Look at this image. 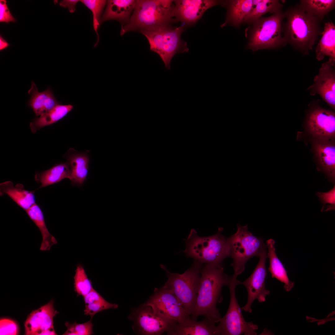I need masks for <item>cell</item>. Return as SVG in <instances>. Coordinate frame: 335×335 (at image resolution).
Returning <instances> with one entry per match:
<instances>
[{
  "label": "cell",
  "instance_id": "6da1fadb",
  "mask_svg": "<svg viewBox=\"0 0 335 335\" xmlns=\"http://www.w3.org/2000/svg\"><path fill=\"white\" fill-rule=\"evenodd\" d=\"M222 263L203 264L195 305L191 319L197 320L204 315L215 323L221 319L217 304L222 301L223 286L226 285L229 276L224 272Z\"/></svg>",
  "mask_w": 335,
  "mask_h": 335
},
{
  "label": "cell",
  "instance_id": "7a4b0ae2",
  "mask_svg": "<svg viewBox=\"0 0 335 335\" xmlns=\"http://www.w3.org/2000/svg\"><path fill=\"white\" fill-rule=\"evenodd\" d=\"M284 13L286 21L282 29L286 43L304 55L309 54L321 33V20L299 5L289 8Z\"/></svg>",
  "mask_w": 335,
  "mask_h": 335
},
{
  "label": "cell",
  "instance_id": "3957f363",
  "mask_svg": "<svg viewBox=\"0 0 335 335\" xmlns=\"http://www.w3.org/2000/svg\"><path fill=\"white\" fill-rule=\"evenodd\" d=\"M175 4L170 0H138L129 22L121 26L123 35L132 31H151L171 26L176 21Z\"/></svg>",
  "mask_w": 335,
  "mask_h": 335
},
{
  "label": "cell",
  "instance_id": "277c9868",
  "mask_svg": "<svg viewBox=\"0 0 335 335\" xmlns=\"http://www.w3.org/2000/svg\"><path fill=\"white\" fill-rule=\"evenodd\" d=\"M223 230L219 228L215 234L202 237L192 229L187 238L184 239L185 248L184 253L203 264L222 263L229 255L228 238L222 234Z\"/></svg>",
  "mask_w": 335,
  "mask_h": 335
},
{
  "label": "cell",
  "instance_id": "5b68a950",
  "mask_svg": "<svg viewBox=\"0 0 335 335\" xmlns=\"http://www.w3.org/2000/svg\"><path fill=\"white\" fill-rule=\"evenodd\" d=\"M203 264L194 260L191 266L182 274L170 272L165 265L160 264L168 277L163 287L172 292L189 317L195 305L201 278V269Z\"/></svg>",
  "mask_w": 335,
  "mask_h": 335
},
{
  "label": "cell",
  "instance_id": "8992f818",
  "mask_svg": "<svg viewBox=\"0 0 335 335\" xmlns=\"http://www.w3.org/2000/svg\"><path fill=\"white\" fill-rule=\"evenodd\" d=\"M235 233L228 238L229 255L233 260L231 265L234 273L232 276L237 279L244 270L248 261L252 257H259L261 252L267 248L261 238L253 235L248 229V226L237 225Z\"/></svg>",
  "mask_w": 335,
  "mask_h": 335
},
{
  "label": "cell",
  "instance_id": "52a82bcc",
  "mask_svg": "<svg viewBox=\"0 0 335 335\" xmlns=\"http://www.w3.org/2000/svg\"><path fill=\"white\" fill-rule=\"evenodd\" d=\"M185 26L165 27L151 31L140 32L147 38L151 51L158 54L165 68H170V64L175 54L187 51L186 43L181 38Z\"/></svg>",
  "mask_w": 335,
  "mask_h": 335
},
{
  "label": "cell",
  "instance_id": "ba28073f",
  "mask_svg": "<svg viewBox=\"0 0 335 335\" xmlns=\"http://www.w3.org/2000/svg\"><path fill=\"white\" fill-rule=\"evenodd\" d=\"M284 16V12L281 11L269 17H261L255 22L248 48L255 51L285 45L282 29V23Z\"/></svg>",
  "mask_w": 335,
  "mask_h": 335
},
{
  "label": "cell",
  "instance_id": "9c48e42d",
  "mask_svg": "<svg viewBox=\"0 0 335 335\" xmlns=\"http://www.w3.org/2000/svg\"><path fill=\"white\" fill-rule=\"evenodd\" d=\"M239 281L230 276L227 284L229 289L230 300L227 312L221 318L217 326L218 335H256L258 326L243 318L235 295V288Z\"/></svg>",
  "mask_w": 335,
  "mask_h": 335
},
{
  "label": "cell",
  "instance_id": "30bf717a",
  "mask_svg": "<svg viewBox=\"0 0 335 335\" xmlns=\"http://www.w3.org/2000/svg\"><path fill=\"white\" fill-rule=\"evenodd\" d=\"M128 319L133 321V329L139 334L159 335L172 330L176 321L155 312L149 306L142 304L132 309Z\"/></svg>",
  "mask_w": 335,
  "mask_h": 335
},
{
  "label": "cell",
  "instance_id": "8fae6325",
  "mask_svg": "<svg viewBox=\"0 0 335 335\" xmlns=\"http://www.w3.org/2000/svg\"><path fill=\"white\" fill-rule=\"evenodd\" d=\"M143 304L150 306L155 312L179 323L190 319L172 292L163 287L155 288L153 294Z\"/></svg>",
  "mask_w": 335,
  "mask_h": 335
},
{
  "label": "cell",
  "instance_id": "7c38bea8",
  "mask_svg": "<svg viewBox=\"0 0 335 335\" xmlns=\"http://www.w3.org/2000/svg\"><path fill=\"white\" fill-rule=\"evenodd\" d=\"M267 249L263 250L259 256V260L251 275L244 281H239L238 284H242L246 288L248 297L246 305L242 309L251 313V306L255 299L260 302H264L266 297L270 293L266 288L265 279L267 275L266 261L267 258Z\"/></svg>",
  "mask_w": 335,
  "mask_h": 335
},
{
  "label": "cell",
  "instance_id": "4fadbf2b",
  "mask_svg": "<svg viewBox=\"0 0 335 335\" xmlns=\"http://www.w3.org/2000/svg\"><path fill=\"white\" fill-rule=\"evenodd\" d=\"M335 60L329 58L323 63L313 84L307 89L311 95H319L333 109H335Z\"/></svg>",
  "mask_w": 335,
  "mask_h": 335
},
{
  "label": "cell",
  "instance_id": "5bb4252c",
  "mask_svg": "<svg viewBox=\"0 0 335 335\" xmlns=\"http://www.w3.org/2000/svg\"><path fill=\"white\" fill-rule=\"evenodd\" d=\"M307 130L315 139H334L335 136V114L330 110L316 106L308 114Z\"/></svg>",
  "mask_w": 335,
  "mask_h": 335
},
{
  "label": "cell",
  "instance_id": "9a60e30c",
  "mask_svg": "<svg viewBox=\"0 0 335 335\" xmlns=\"http://www.w3.org/2000/svg\"><path fill=\"white\" fill-rule=\"evenodd\" d=\"M174 16L176 21L185 25L195 23L209 8L220 3L211 0H181L174 1Z\"/></svg>",
  "mask_w": 335,
  "mask_h": 335
},
{
  "label": "cell",
  "instance_id": "2e32d148",
  "mask_svg": "<svg viewBox=\"0 0 335 335\" xmlns=\"http://www.w3.org/2000/svg\"><path fill=\"white\" fill-rule=\"evenodd\" d=\"M53 304L51 301L30 314L24 323L25 335H43L46 331L54 328L53 318L57 311Z\"/></svg>",
  "mask_w": 335,
  "mask_h": 335
},
{
  "label": "cell",
  "instance_id": "e0dca14e",
  "mask_svg": "<svg viewBox=\"0 0 335 335\" xmlns=\"http://www.w3.org/2000/svg\"><path fill=\"white\" fill-rule=\"evenodd\" d=\"M313 147L321 171L333 183L335 180V144L334 139H315Z\"/></svg>",
  "mask_w": 335,
  "mask_h": 335
},
{
  "label": "cell",
  "instance_id": "ac0fdd59",
  "mask_svg": "<svg viewBox=\"0 0 335 335\" xmlns=\"http://www.w3.org/2000/svg\"><path fill=\"white\" fill-rule=\"evenodd\" d=\"M214 322L204 316L201 321L190 318L181 323H177L172 329L167 333L171 335H218Z\"/></svg>",
  "mask_w": 335,
  "mask_h": 335
},
{
  "label": "cell",
  "instance_id": "d6986e66",
  "mask_svg": "<svg viewBox=\"0 0 335 335\" xmlns=\"http://www.w3.org/2000/svg\"><path fill=\"white\" fill-rule=\"evenodd\" d=\"M135 0H110L106 2L105 9L100 21L102 22L110 20L118 21L121 27L129 21L136 4Z\"/></svg>",
  "mask_w": 335,
  "mask_h": 335
},
{
  "label": "cell",
  "instance_id": "ffe728a7",
  "mask_svg": "<svg viewBox=\"0 0 335 335\" xmlns=\"http://www.w3.org/2000/svg\"><path fill=\"white\" fill-rule=\"evenodd\" d=\"M30 97L28 105L33 109L36 117H39L60 104L55 98L53 91L48 87L44 91L39 92L34 82L28 91Z\"/></svg>",
  "mask_w": 335,
  "mask_h": 335
},
{
  "label": "cell",
  "instance_id": "44dd1931",
  "mask_svg": "<svg viewBox=\"0 0 335 335\" xmlns=\"http://www.w3.org/2000/svg\"><path fill=\"white\" fill-rule=\"evenodd\" d=\"M69 151L70 153L66 156L70 170L69 179L73 185L81 186L87 176L89 157L86 153Z\"/></svg>",
  "mask_w": 335,
  "mask_h": 335
},
{
  "label": "cell",
  "instance_id": "7402d4cb",
  "mask_svg": "<svg viewBox=\"0 0 335 335\" xmlns=\"http://www.w3.org/2000/svg\"><path fill=\"white\" fill-rule=\"evenodd\" d=\"M35 192L26 190L21 184L14 185L10 181L0 184V196L7 194L25 211L36 203Z\"/></svg>",
  "mask_w": 335,
  "mask_h": 335
},
{
  "label": "cell",
  "instance_id": "603a6c76",
  "mask_svg": "<svg viewBox=\"0 0 335 335\" xmlns=\"http://www.w3.org/2000/svg\"><path fill=\"white\" fill-rule=\"evenodd\" d=\"M275 243V241L272 239H270L266 242L268 250L267 256L269 259L270 263L268 269L271 277L283 283L285 290L289 292L294 287V282L290 280L287 271L277 255Z\"/></svg>",
  "mask_w": 335,
  "mask_h": 335
},
{
  "label": "cell",
  "instance_id": "cb8c5ba5",
  "mask_svg": "<svg viewBox=\"0 0 335 335\" xmlns=\"http://www.w3.org/2000/svg\"><path fill=\"white\" fill-rule=\"evenodd\" d=\"M25 212L41 233L42 240L40 250L41 251L49 250L51 247L56 244L57 242L55 238L50 233L46 226L42 210L40 206L35 203Z\"/></svg>",
  "mask_w": 335,
  "mask_h": 335
},
{
  "label": "cell",
  "instance_id": "d4e9b609",
  "mask_svg": "<svg viewBox=\"0 0 335 335\" xmlns=\"http://www.w3.org/2000/svg\"><path fill=\"white\" fill-rule=\"evenodd\" d=\"M322 37L315 49L317 60H323L326 56L335 60V26L332 21L326 23Z\"/></svg>",
  "mask_w": 335,
  "mask_h": 335
},
{
  "label": "cell",
  "instance_id": "484cf974",
  "mask_svg": "<svg viewBox=\"0 0 335 335\" xmlns=\"http://www.w3.org/2000/svg\"><path fill=\"white\" fill-rule=\"evenodd\" d=\"M74 107L71 104H58L41 115L34 118L30 123L32 132L34 133L43 127L53 124L65 116Z\"/></svg>",
  "mask_w": 335,
  "mask_h": 335
},
{
  "label": "cell",
  "instance_id": "4316f807",
  "mask_svg": "<svg viewBox=\"0 0 335 335\" xmlns=\"http://www.w3.org/2000/svg\"><path fill=\"white\" fill-rule=\"evenodd\" d=\"M70 170L67 162L56 164L49 169L37 172L34 176L36 182L40 184L38 189L55 184L65 179H69Z\"/></svg>",
  "mask_w": 335,
  "mask_h": 335
},
{
  "label": "cell",
  "instance_id": "83f0119b",
  "mask_svg": "<svg viewBox=\"0 0 335 335\" xmlns=\"http://www.w3.org/2000/svg\"><path fill=\"white\" fill-rule=\"evenodd\" d=\"M224 4L227 5L228 11L226 21L223 26L228 22L239 27L252 9V0H230L225 2Z\"/></svg>",
  "mask_w": 335,
  "mask_h": 335
},
{
  "label": "cell",
  "instance_id": "f1b7e54d",
  "mask_svg": "<svg viewBox=\"0 0 335 335\" xmlns=\"http://www.w3.org/2000/svg\"><path fill=\"white\" fill-rule=\"evenodd\" d=\"M83 298L85 304L84 314L90 315L91 318L98 312L109 309H116L118 307L116 304L107 301L94 288Z\"/></svg>",
  "mask_w": 335,
  "mask_h": 335
},
{
  "label": "cell",
  "instance_id": "f546056e",
  "mask_svg": "<svg viewBox=\"0 0 335 335\" xmlns=\"http://www.w3.org/2000/svg\"><path fill=\"white\" fill-rule=\"evenodd\" d=\"M283 7L279 0H261L256 5H252V9L245 17L243 21L248 23H254L267 13H275L281 11Z\"/></svg>",
  "mask_w": 335,
  "mask_h": 335
},
{
  "label": "cell",
  "instance_id": "4dcf8cb0",
  "mask_svg": "<svg viewBox=\"0 0 335 335\" xmlns=\"http://www.w3.org/2000/svg\"><path fill=\"white\" fill-rule=\"evenodd\" d=\"M300 6L304 10L321 20L335 6L334 0H302Z\"/></svg>",
  "mask_w": 335,
  "mask_h": 335
},
{
  "label": "cell",
  "instance_id": "1f68e13d",
  "mask_svg": "<svg viewBox=\"0 0 335 335\" xmlns=\"http://www.w3.org/2000/svg\"><path fill=\"white\" fill-rule=\"evenodd\" d=\"M75 272L74 277V290L78 295L83 297L93 288L92 283L81 264L77 265Z\"/></svg>",
  "mask_w": 335,
  "mask_h": 335
},
{
  "label": "cell",
  "instance_id": "d6a6232c",
  "mask_svg": "<svg viewBox=\"0 0 335 335\" xmlns=\"http://www.w3.org/2000/svg\"><path fill=\"white\" fill-rule=\"evenodd\" d=\"M80 1L89 9L92 13L94 29L97 37V41L94 45V47H95L99 41V37L97 29L100 24L101 16L106 4L107 1L103 0H82Z\"/></svg>",
  "mask_w": 335,
  "mask_h": 335
},
{
  "label": "cell",
  "instance_id": "836d02e7",
  "mask_svg": "<svg viewBox=\"0 0 335 335\" xmlns=\"http://www.w3.org/2000/svg\"><path fill=\"white\" fill-rule=\"evenodd\" d=\"M92 319L86 322L78 324L75 322L73 324L66 322L65 325L67 330L63 335H90L93 334V324Z\"/></svg>",
  "mask_w": 335,
  "mask_h": 335
},
{
  "label": "cell",
  "instance_id": "e575fe53",
  "mask_svg": "<svg viewBox=\"0 0 335 335\" xmlns=\"http://www.w3.org/2000/svg\"><path fill=\"white\" fill-rule=\"evenodd\" d=\"M319 197V200L321 202L323 206L321 211L323 210L326 203H328V206L325 211H328L335 209V186L329 191L326 192H318L316 194Z\"/></svg>",
  "mask_w": 335,
  "mask_h": 335
},
{
  "label": "cell",
  "instance_id": "d590c367",
  "mask_svg": "<svg viewBox=\"0 0 335 335\" xmlns=\"http://www.w3.org/2000/svg\"><path fill=\"white\" fill-rule=\"evenodd\" d=\"M18 327L15 321L6 318L0 319V335H15L18 334Z\"/></svg>",
  "mask_w": 335,
  "mask_h": 335
},
{
  "label": "cell",
  "instance_id": "8d00e7d4",
  "mask_svg": "<svg viewBox=\"0 0 335 335\" xmlns=\"http://www.w3.org/2000/svg\"><path fill=\"white\" fill-rule=\"evenodd\" d=\"M6 3L5 0H0V22L7 23L14 22L16 19L10 13Z\"/></svg>",
  "mask_w": 335,
  "mask_h": 335
},
{
  "label": "cell",
  "instance_id": "74e56055",
  "mask_svg": "<svg viewBox=\"0 0 335 335\" xmlns=\"http://www.w3.org/2000/svg\"><path fill=\"white\" fill-rule=\"evenodd\" d=\"M78 0H63L61 1L59 4L61 7H67L70 13H73L76 10V6Z\"/></svg>",
  "mask_w": 335,
  "mask_h": 335
},
{
  "label": "cell",
  "instance_id": "f35d334b",
  "mask_svg": "<svg viewBox=\"0 0 335 335\" xmlns=\"http://www.w3.org/2000/svg\"><path fill=\"white\" fill-rule=\"evenodd\" d=\"M9 46L7 42L0 35V50H2Z\"/></svg>",
  "mask_w": 335,
  "mask_h": 335
}]
</instances>
